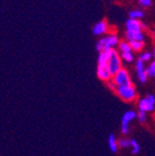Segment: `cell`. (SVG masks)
I'll return each instance as SVG.
<instances>
[{
	"label": "cell",
	"instance_id": "6da1fadb",
	"mask_svg": "<svg viewBox=\"0 0 155 156\" xmlns=\"http://www.w3.org/2000/svg\"><path fill=\"white\" fill-rule=\"evenodd\" d=\"M115 91H116V93L121 99H123L124 101H127V102L133 101L137 97L136 89H135L132 83L125 86H118V87H116Z\"/></svg>",
	"mask_w": 155,
	"mask_h": 156
},
{
	"label": "cell",
	"instance_id": "7a4b0ae2",
	"mask_svg": "<svg viewBox=\"0 0 155 156\" xmlns=\"http://www.w3.org/2000/svg\"><path fill=\"white\" fill-rule=\"evenodd\" d=\"M121 68V58H119L117 51H115L114 49H111L109 60H107V69H109L112 77H113V75H115Z\"/></svg>",
	"mask_w": 155,
	"mask_h": 156
},
{
	"label": "cell",
	"instance_id": "3957f363",
	"mask_svg": "<svg viewBox=\"0 0 155 156\" xmlns=\"http://www.w3.org/2000/svg\"><path fill=\"white\" fill-rule=\"evenodd\" d=\"M118 42V38L115 35H110V36L105 37V38L101 39L99 42L97 44V50L100 52L105 51V50H109V49H112L113 47H115Z\"/></svg>",
	"mask_w": 155,
	"mask_h": 156
},
{
	"label": "cell",
	"instance_id": "277c9868",
	"mask_svg": "<svg viewBox=\"0 0 155 156\" xmlns=\"http://www.w3.org/2000/svg\"><path fill=\"white\" fill-rule=\"evenodd\" d=\"M113 79L112 81L116 85V87L118 86H125V85H129L131 83L130 80V77H129V74L126 69H124V68H121L118 72H117L115 75H113Z\"/></svg>",
	"mask_w": 155,
	"mask_h": 156
},
{
	"label": "cell",
	"instance_id": "5b68a950",
	"mask_svg": "<svg viewBox=\"0 0 155 156\" xmlns=\"http://www.w3.org/2000/svg\"><path fill=\"white\" fill-rule=\"evenodd\" d=\"M137 113L135 111H127L121 117V133L123 134H128L129 133V124L132 120L136 119Z\"/></svg>",
	"mask_w": 155,
	"mask_h": 156
},
{
	"label": "cell",
	"instance_id": "8992f818",
	"mask_svg": "<svg viewBox=\"0 0 155 156\" xmlns=\"http://www.w3.org/2000/svg\"><path fill=\"white\" fill-rule=\"evenodd\" d=\"M154 106H155V98L153 94H149L146 98H143L139 101V111L141 112H153L154 110Z\"/></svg>",
	"mask_w": 155,
	"mask_h": 156
},
{
	"label": "cell",
	"instance_id": "52a82bcc",
	"mask_svg": "<svg viewBox=\"0 0 155 156\" xmlns=\"http://www.w3.org/2000/svg\"><path fill=\"white\" fill-rule=\"evenodd\" d=\"M136 69L137 74H138V78L141 83H146L148 80V77H146V69H144V64L141 60H138L136 63Z\"/></svg>",
	"mask_w": 155,
	"mask_h": 156
},
{
	"label": "cell",
	"instance_id": "ba28073f",
	"mask_svg": "<svg viewBox=\"0 0 155 156\" xmlns=\"http://www.w3.org/2000/svg\"><path fill=\"white\" fill-rule=\"evenodd\" d=\"M127 27V33H135V32H140L141 30V23L137 20H131L129 19L126 22Z\"/></svg>",
	"mask_w": 155,
	"mask_h": 156
},
{
	"label": "cell",
	"instance_id": "9c48e42d",
	"mask_svg": "<svg viewBox=\"0 0 155 156\" xmlns=\"http://www.w3.org/2000/svg\"><path fill=\"white\" fill-rule=\"evenodd\" d=\"M107 30V23L106 21H101L97 23L93 26V34L95 35H102Z\"/></svg>",
	"mask_w": 155,
	"mask_h": 156
},
{
	"label": "cell",
	"instance_id": "30bf717a",
	"mask_svg": "<svg viewBox=\"0 0 155 156\" xmlns=\"http://www.w3.org/2000/svg\"><path fill=\"white\" fill-rule=\"evenodd\" d=\"M127 39L129 41H143V33L141 32H135V33H127L126 34Z\"/></svg>",
	"mask_w": 155,
	"mask_h": 156
},
{
	"label": "cell",
	"instance_id": "8fae6325",
	"mask_svg": "<svg viewBox=\"0 0 155 156\" xmlns=\"http://www.w3.org/2000/svg\"><path fill=\"white\" fill-rule=\"evenodd\" d=\"M109 146H110V150H111L113 153H116L118 151V145H117V140H116V136L114 134H110L109 136Z\"/></svg>",
	"mask_w": 155,
	"mask_h": 156
},
{
	"label": "cell",
	"instance_id": "7c38bea8",
	"mask_svg": "<svg viewBox=\"0 0 155 156\" xmlns=\"http://www.w3.org/2000/svg\"><path fill=\"white\" fill-rule=\"evenodd\" d=\"M130 143H131V139L128 138H121V139L117 140V145H118V149H128L130 147Z\"/></svg>",
	"mask_w": 155,
	"mask_h": 156
},
{
	"label": "cell",
	"instance_id": "4fadbf2b",
	"mask_svg": "<svg viewBox=\"0 0 155 156\" xmlns=\"http://www.w3.org/2000/svg\"><path fill=\"white\" fill-rule=\"evenodd\" d=\"M130 150H131V153L133 155H137L138 153H140V144L138 143V141L135 139H131V143H130Z\"/></svg>",
	"mask_w": 155,
	"mask_h": 156
},
{
	"label": "cell",
	"instance_id": "5bb4252c",
	"mask_svg": "<svg viewBox=\"0 0 155 156\" xmlns=\"http://www.w3.org/2000/svg\"><path fill=\"white\" fill-rule=\"evenodd\" d=\"M144 69H146V77L148 78L154 77L155 76V63L154 62H152V63H151L146 68H144Z\"/></svg>",
	"mask_w": 155,
	"mask_h": 156
},
{
	"label": "cell",
	"instance_id": "9a60e30c",
	"mask_svg": "<svg viewBox=\"0 0 155 156\" xmlns=\"http://www.w3.org/2000/svg\"><path fill=\"white\" fill-rule=\"evenodd\" d=\"M129 46L135 51H140L144 46V44H143V41H129Z\"/></svg>",
	"mask_w": 155,
	"mask_h": 156
},
{
	"label": "cell",
	"instance_id": "2e32d148",
	"mask_svg": "<svg viewBox=\"0 0 155 156\" xmlns=\"http://www.w3.org/2000/svg\"><path fill=\"white\" fill-rule=\"evenodd\" d=\"M129 16L131 20H137V19H141L143 16V12L140 10H135V11H131L129 13Z\"/></svg>",
	"mask_w": 155,
	"mask_h": 156
},
{
	"label": "cell",
	"instance_id": "e0dca14e",
	"mask_svg": "<svg viewBox=\"0 0 155 156\" xmlns=\"http://www.w3.org/2000/svg\"><path fill=\"white\" fill-rule=\"evenodd\" d=\"M136 118H138L140 122H146V119H148V114H146V112H141V111H139V112L137 113Z\"/></svg>",
	"mask_w": 155,
	"mask_h": 156
},
{
	"label": "cell",
	"instance_id": "ac0fdd59",
	"mask_svg": "<svg viewBox=\"0 0 155 156\" xmlns=\"http://www.w3.org/2000/svg\"><path fill=\"white\" fill-rule=\"evenodd\" d=\"M119 49H121V53L123 52H131V48L128 42H121L119 44Z\"/></svg>",
	"mask_w": 155,
	"mask_h": 156
},
{
	"label": "cell",
	"instance_id": "d6986e66",
	"mask_svg": "<svg viewBox=\"0 0 155 156\" xmlns=\"http://www.w3.org/2000/svg\"><path fill=\"white\" fill-rule=\"evenodd\" d=\"M121 58L125 60L126 62H132L133 55L131 52H123V53H121Z\"/></svg>",
	"mask_w": 155,
	"mask_h": 156
},
{
	"label": "cell",
	"instance_id": "ffe728a7",
	"mask_svg": "<svg viewBox=\"0 0 155 156\" xmlns=\"http://www.w3.org/2000/svg\"><path fill=\"white\" fill-rule=\"evenodd\" d=\"M151 58H152V54H151L150 52H144V53L141 54V56L139 58V60H141V61L144 63V62H148L149 60H151Z\"/></svg>",
	"mask_w": 155,
	"mask_h": 156
},
{
	"label": "cell",
	"instance_id": "44dd1931",
	"mask_svg": "<svg viewBox=\"0 0 155 156\" xmlns=\"http://www.w3.org/2000/svg\"><path fill=\"white\" fill-rule=\"evenodd\" d=\"M139 3L141 5H143V7H150L152 1L151 0H139Z\"/></svg>",
	"mask_w": 155,
	"mask_h": 156
},
{
	"label": "cell",
	"instance_id": "7402d4cb",
	"mask_svg": "<svg viewBox=\"0 0 155 156\" xmlns=\"http://www.w3.org/2000/svg\"><path fill=\"white\" fill-rule=\"evenodd\" d=\"M107 86H109V88H110V89H112V90H116V85H115V83H113L112 80H109Z\"/></svg>",
	"mask_w": 155,
	"mask_h": 156
}]
</instances>
